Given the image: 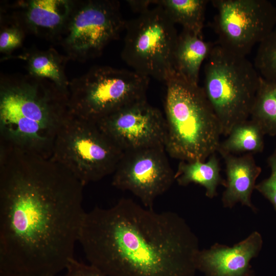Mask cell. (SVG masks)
I'll return each mask as SVG.
<instances>
[{
  "label": "cell",
  "instance_id": "obj_15",
  "mask_svg": "<svg viewBox=\"0 0 276 276\" xmlns=\"http://www.w3.org/2000/svg\"><path fill=\"white\" fill-rule=\"evenodd\" d=\"M222 156L226 175L225 189L221 199L223 206L231 209L240 202L256 212L257 209L251 202V196L262 169L256 164L253 154L238 156L224 154Z\"/></svg>",
  "mask_w": 276,
  "mask_h": 276
},
{
  "label": "cell",
  "instance_id": "obj_21",
  "mask_svg": "<svg viewBox=\"0 0 276 276\" xmlns=\"http://www.w3.org/2000/svg\"><path fill=\"white\" fill-rule=\"evenodd\" d=\"M250 117L259 124L265 135H276V81L261 76Z\"/></svg>",
  "mask_w": 276,
  "mask_h": 276
},
{
  "label": "cell",
  "instance_id": "obj_17",
  "mask_svg": "<svg viewBox=\"0 0 276 276\" xmlns=\"http://www.w3.org/2000/svg\"><path fill=\"white\" fill-rule=\"evenodd\" d=\"M18 58L25 61L29 75L52 82L63 93L68 95L69 81L65 73V65L69 59L56 50L36 49L25 51Z\"/></svg>",
  "mask_w": 276,
  "mask_h": 276
},
{
  "label": "cell",
  "instance_id": "obj_26",
  "mask_svg": "<svg viewBox=\"0 0 276 276\" xmlns=\"http://www.w3.org/2000/svg\"><path fill=\"white\" fill-rule=\"evenodd\" d=\"M127 3L131 9L135 12L142 13L148 10L150 5L152 4V1L138 0L127 1Z\"/></svg>",
  "mask_w": 276,
  "mask_h": 276
},
{
  "label": "cell",
  "instance_id": "obj_27",
  "mask_svg": "<svg viewBox=\"0 0 276 276\" xmlns=\"http://www.w3.org/2000/svg\"><path fill=\"white\" fill-rule=\"evenodd\" d=\"M0 276H53L49 275L41 274H25L20 273L0 272Z\"/></svg>",
  "mask_w": 276,
  "mask_h": 276
},
{
  "label": "cell",
  "instance_id": "obj_19",
  "mask_svg": "<svg viewBox=\"0 0 276 276\" xmlns=\"http://www.w3.org/2000/svg\"><path fill=\"white\" fill-rule=\"evenodd\" d=\"M208 0H155L152 4L162 7L175 25L202 36Z\"/></svg>",
  "mask_w": 276,
  "mask_h": 276
},
{
  "label": "cell",
  "instance_id": "obj_20",
  "mask_svg": "<svg viewBox=\"0 0 276 276\" xmlns=\"http://www.w3.org/2000/svg\"><path fill=\"white\" fill-rule=\"evenodd\" d=\"M264 135L258 123L248 119L232 129L227 138L220 143L217 151L221 156L262 152L264 147Z\"/></svg>",
  "mask_w": 276,
  "mask_h": 276
},
{
  "label": "cell",
  "instance_id": "obj_6",
  "mask_svg": "<svg viewBox=\"0 0 276 276\" xmlns=\"http://www.w3.org/2000/svg\"><path fill=\"white\" fill-rule=\"evenodd\" d=\"M149 78L133 71L97 66L70 81L71 114L97 123L136 101L146 99Z\"/></svg>",
  "mask_w": 276,
  "mask_h": 276
},
{
  "label": "cell",
  "instance_id": "obj_14",
  "mask_svg": "<svg viewBox=\"0 0 276 276\" xmlns=\"http://www.w3.org/2000/svg\"><path fill=\"white\" fill-rule=\"evenodd\" d=\"M74 1L23 0L9 6L10 14L29 32L58 41L72 11Z\"/></svg>",
  "mask_w": 276,
  "mask_h": 276
},
{
  "label": "cell",
  "instance_id": "obj_2",
  "mask_svg": "<svg viewBox=\"0 0 276 276\" xmlns=\"http://www.w3.org/2000/svg\"><path fill=\"white\" fill-rule=\"evenodd\" d=\"M80 242L89 264L107 276H194L195 234L177 213L130 198L86 212Z\"/></svg>",
  "mask_w": 276,
  "mask_h": 276
},
{
  "label": "cell",
  "instance_id": "obj_1",
  "mask_svg": "<svg viewBox=\"0 0 276 276\" xmlns=\"http://www.w3.org/2000/svg\"><path fill=\"white\" fill-rule=\"evenodd\" d=\"M84 187L51 158L0 143V272L65 269L86 213Z\"/></svg>",
  "mask_w": 276,
  "mask_h": 276
},
{
  "label": "cell",
  "instance_id": "obj_11",
  "mask_svg": "<svg viewBox=\"0 0 276 276\" xmlns=\"http://www.w3.org/2000/svg\"><path fill=\"white\" fill-rule=\"evenodd\" d=\"M164 147L126 151L113 173L112 185L128 191L143 206L153 209L154 201L175 181L174 172Z\"/></svg>",
  "mask_w": 276,
  "mask_h": 276
},
{
  "label": "cell",
  "instance_id": "obj_3",
  "mask_svg": "<svg viewBox=\"0 0 276 276\" xmlns=\"http://www.w3.org/2000/svg\"><path fill=\"white\" fill-rule=\"evenodd\" d=\"M68 98L48 80L1 76L0 142L51 158L58 132L71 115Z\"/></svg>",
  "mask_w": 276,
  "mask_h": 276
},
{
  "label": "cell",
  "instance_id": "obj_13",
  "mask_svg": "<svg viewBox=\"0 0 276 276\" xmlns=\"http://www.w3.org/2000/svg\"><path fill=\"white\" fill-rule=\"evenodd\" d=\"M262 237L254 232L233 247L216 243L199 250L196 267L204 276H252L250 264L261 250Z\"/></svg>",
  "mask_w": 276,
  "mask_h": 276
},
{
  "label": "cell",
  "instance_id": "obj_24",
  "mask_svg": "<svg viewBox=\"0 0 276 276\" xmlns=\"http://www.w3.org/2000/svg\"><path fill=\"white\" fill-rule=\"evenodd\" d=\"M267 163L271 169V174L256 185L255 189L271 203L276 211V149L268 157Z\"/></svg>",
  "mask_w": 276,
  "mask_h": 276
},
{
  "label": "cell",
  "instance_id": "obj_5",
  "mask_svg": "<svg viewBox=\"0 0 276 276\" xmlns=\"http://www.w3.org/2000/svg\"><path fill=\"white\" fill-rule=\"evenodd\" d=\"M204 94L227 136L250 116L261 76L245 56L215 45L204 68Z\"/></svg>",
  "mask_w": 276,
  "mask_h": 276
},
{
  "label": "cell",
  "instance_id": "obj_16",
  "mask_svg": "<svg viewBox=\"0 0 276 276\" xmlns=\"http://www.w3.org/2000/svg\"><path fill=\"white\" fill-rule=\"evenodd\" d=\"M215 44L202 36L182 29L178 34L173 55L175 72L188 82L198 84L200 70Z\"/></svg>",
  "mask_w": 276,
  "mask_h": 276
},
{
  "label": "cell",
  "instance_id": "obj_22",
  "mask_svg": "<svg viewBox=\"0 0 276 276\" xmlns=\"http://www.w3.org/2000/svg\"><path fill=\"white\" fill-rule=\"evenodd\" d=\"M254 64L263 78L276 81V27L259 44Z\"/></svg>",
  "mask_w": 276,
  "mask_h": 276
},
{
  "label": "cell",
  "instance_id": "obj_25",
  "mask_svg": "<svg viewBox=\"0 0 276 276\" xmlns=\"http://www.w3.org/2000/svg\"><path fill=\"white\" fill-rule=\"evenodd\" d=\"M63 276H107L90 264L80 262L75 258L71 259Z\"/></svg>",
  "mask_w": 276,
  "mask_h": 276
},
{
  "label": "cell",
  "instance_id": "obj_23",
  "mask_svg": "<svg viewBox=\"0 0 276 276\" xmlns=\"http://www.w3.org/2000/svg\"><path fill=\"white\" fill-rule=\"evenodd\" d=\"M1 16L0 52L9 56L21 46L27 33L10 14L3 12Z\"/></svg>",
  "mask_w": 276,
  "mask_h": 276
},
{
  "label": "cell",
  "instance_id": "obj_10",
  "mask_svg": "<svg viewBox=\"0 0 276 276\" xmlns=\"http://www.w3.org/2000/svg\"><path fill=\"white\" fill-rule=\"evenodd\" d=\"M217 10L214 28L217 43L246 57L276 27V7L267 0H212Z\"/></svg>",
  "mask_w": 276,
  "mask_h": 276
},
{
  "label": "cell",
  "instance_id": "obj_9",
  "mask_svg": "<svg viewBox=\"0 0 276 276\" xmlns=\"http://www.w3.org/2000/svg\"><path fill=\"white\" fill-rule=\"evenodd\" d=\"M126 24L117 1H74L58 42L69 59L84 62L99 56Z\"/></svg>",
  "mask_w": 276,
  "mask_h": 276
},
{
  "label": "cell",
  "instance_id": "obj_8",
  "mask_svg": "<svg viewBox=\"0 0 276 276\" xmlns=\"http://www.w3.org/2000/svg\"><path fill=\"white\" fill-rule=\"evenodd\" d=\"M175 25L158 6L126 21L123 60L140 75L166 82L175 73Z\"/></svg>",
  "mask_w": 276,
  "mask_h": 276
},
{
  "label": "cell",
  "instance_id": "obj_18",
  "mask_svg": "<svg viewBox=\"0 0 276 276\" xmlns=\"http://www.w3.org/2000/svg\"><path fill=\"white\" fill-rule=\"evenodd\" d=\"M215 153L207 162L180 161L175 173V180L181 186L198 184L205 188L206 197L212 199L216 196L218 187H225L226 181L220 174L219 162Z\"/></svg>",
  "mask_w": 276,
  "mask_h": 276
},
{
  "label": "cell",
  "instance_id": "obj_12",
  "mask_svg": "<svg viewBox=\"0 0 276 276\" xmlns=\"http://www.w3.org/2000/svg\"><path fill=\"white\" fill-rule=\"evenodd\" d=\"M104 133L123 152L164 147V116L146 99L133 102L97 123Z\"/></svg>",
  "mask_w": 276,
  "mask_h": 276
},
{
  "label": "cell",
  "instance_id": "obj_4",
  "mask_svg": "<svg viewBox=\"0 0 276 276\" xmlns=\"http://www.w3.org/2000/svg\"><path fill=\"white\" fill-rule=\"evenodd\" d=\"M165 83L167 153L180 161H205L217 151L222 133L202 87L175 72Z\"/></svg>",
  "mask_w": 276,
  "mask_h": 276
},
{
  "label": "cell",
  "instance_id": "obj_7",
  "mask_svg": "<svg viewBox=\"0 0 276 276\" xmlns=\"http://www.w3.org/2000/svg\"><path fill=\"white\" fill-rule=\"evenodd\" d=\"M123 153L97 123L71 114L58 132L51 158L85 186L113 174Z\"/></svg>",
  "mask_w": 276,
  "mask_h": 276
}]
</instances>
